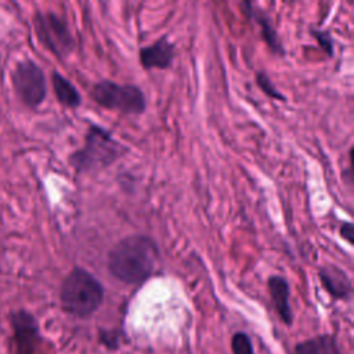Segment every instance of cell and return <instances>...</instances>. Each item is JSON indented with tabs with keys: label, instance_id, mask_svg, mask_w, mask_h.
<instances>
[{
	"label": "cell",
	"instance_id": "8",
	"mask_svg": "<svg viewBox=\"0 0 354 354\" xmlns=\"http://www.w3.org/2000/svg\"><path fill=\"white\" fill-rule=\"evenodd\" d=\"M271 301L281 321L290 326L293 324V313L290 307V289L288 281L281 275H271L267 281Z\"/></svg>",
	"mask_w": 354,
	"mask_h": 354
},
{
	"label": "cell",
	"instance_id": "12",
	"mask_svg": "<svg viewBox=\"0 0 354 354\" xmlns=\"http://www.w3.org/2000/svg\"><path fill=\"white\" fill-rule=\"evenodd\" d=\"M51 84L58 102L66 108H77L82 104V95L77 88L64 75L54 71L51 75Z\"/></svg>",
	"mask_w": 354,
	"mask_h": 354
},
{
	"label": "cell",
	"instance_id": "7",
	"mask_svg": "<svg viewBox=\"0 0 354 354\" xmlns=\"http://www.w3.org/2000/svg\"><path fill=\"white\" fill-rule=\"evenodd\" d=\"M140 64L144 69H167L176 58V44L167 36H162L151 46L140 50Z\"/></svg>",
	"mask_w": 354,
	"mask_h": 354
},
{
	"label": "cell",
	"instance_id": "5",
	"mask_svg": "<svg viewBox=\"0 0 354 354\" xmlns=\"http://www.w3.org/2000/svg\"><path fill=\"white\" fill-rule=\"evenodd\" d=\"M33 26L39 41L55 57L65 58L75 48V39L68 24L53 11H37Z\"/></svg>",
	"mask_w": 354,
	"mask_h": 354
},
{
	"label": "cell",
	"instance_id": "11",
	"mask_svg": "<svg viewBox=\"0 0 354 354\" xmlns=\"http://www.w3.org/2000/svg\"><path fill=\"white\" fill-rule=\"evenodd\" d=\"M293 354H340L336 337L333 335H318L295 346Z\"/></svg>",
	"mask_w": 354,
	"mask_h": 354
},
{
	"label": "cell",
	"instance_id": "13",
	"mask_svg": "<svg viewBox=\"0 0 354 354\" xmlns=\"http://www.w3.org/2000/svg\"><path fill=\"white\" fill-rule=\"evenodd\" d=\"M256 83L261 88V91L266 95H268L270 98H274L278 101H285V95L275 87V84L272 83L271 77L268 76V73L266 71L256 72Z\"/></svg>",
	"mask_w": 354,
	"mask_h": 354
},
{
	"label": "cell",
	"instance_id": "16",
	"mask_svg": "<svg viewBox=\"0 0 354 354\" xmlns=\"http://www.w3.org/2000/svg\"><path fill=\"white\" fill-rule=\"evenodd\" d=\"M353 231H354V228H353V224L351 223H343L342 225H340V235H342V238H344L350 245H353V242H354V239H353Z\"/></svg>",
	"mask_w": 354,
	"mask_h": 354
},
{
	"label": "cell",
	"instance_id": "3",
	"mask_svg": "<svg viewBox=\"0 0 354 354\" xmlns=\"http://www.w3.org/2000/svg\"><path fill=\"white\" fill-rule=\"evenodd\" d=\"M127 152V148L113 138V136L104 127L90 123L84 144L75 151L69 162L77 173H90L102 170Z\"/></svg>",
	"mask_w": 354,
	"mask_h": 354
},
{
	"label": "cell",
	"instance_id": "9",
	"mask_svg": "<svg viewBox=\"0 0 354 354\" xmlns=\"http://www.w3.org/2000/svg\"><path fill=\"white\" fill-rule=\"evenodd\" d=\"M324 289L336 300H347L353 288L348 275L336 266H325L318 272Z\"/></svg>",
	"mask_w": 354,
	"mask_h": 354
},
{
	"label": "cell",
	"instance_id": "10",
	"mask_svg": "<svg viewBox=\"0 0 354 354\" xmlns=\"http://www.w3.org/2000/svg\"><path fill=\"white\" fill-rule=\"evenodd\" d=\"M243 8H245V12L259 24L263 40L268 46L270 51L277 55H283L285 48H283L282 41L278 36V32H277L272 21L267 15V12L263 8H259L257 6H254L253 3H245Z\"/></svg>",
	"mask_w": 354,
	"mask_h": 354
},
{
	"label": "cell",
	"instance_id": "2",
	"mask_svg": "<svg viewBox=\"0 0 354 354\" xmlns=\"http://www.w3.org/2000/svg\"><path fill=\"white\" fill-rule=\"evenodd\" d=\"M104 295L102 283L90 271L73 267L61 283L59 300L68 314L86 318L101 307Z\"/></svg>",
	"mask_w": 354,
	"mask_h": 354
},
{
	"label": "cell",
	"instance_id": "1",
	"mask_svg": "<svg viewBox=\"0 0 354 354\" xmlns=\"http://www.w3.org/2000/svg\"><path fill=\"white\" fill-rule=\"evenodd\" d=\"M160 252L156 242L142 234L129 235L108 252V271L120 282L140 285L155 272Z\"/></svg>",
	"mask_w": 354,
	"mask_h": 354
},
{
	"label": "cell",
	"instance_id": "6",
	"mask_svg": "<svg viewBox=\"0 0 354 354\" xmlns=\"http://www.w3.org/2000/svg\"><path fill=\"white\" fill-rule=\"evenodd\" d=\"M11 82L19 100L29 108L39 106L47 94L46 76L41 68L32 59L17 64L11 73Z\"/></svg>",
	"mask_w": 354,
	"mask_h": 354
},
{
	"label": "cell",
	"instance_id": "4",
	"mask_svg": "<svg viewBox=\"0 0 354 354\" xmlns=\"http://www.w3.org/2000/svg\"><path fill=\"white\" fill-rule=\"evenodd\" d=\"M90 95L97 105L124 115H141L147 108L142 90L134 84H120L104 79L94 83Z\"/></svg>",
	"mask_w": 354,
	"mask_h": 354
},
{
	"label": "cell",
	"instance_id": "15",
	"mask_svg": "<svg viewBox=\"0 0 354 354\" xmlns=\"http://www.w3.org/2000/svg\"><path fill=\"white\" fill-rule=\"evenodd\" d=\"M311 35L315 37L318 41L319 47L328 54V57H333V39L326 30H319V29H311Z\"/></svg>",
	"mask_w": 354,
	"mask_h": 354
},
{
	"label": "cell",
	"instance_id": "14",
	"mask_svg": "<svg viewBox=\"0 0 354 354\" xmlns=\"http://www.w3.org/2000/svg\"><path fill=\"white\" fill-rule=\"evenodd\" d=\"M232 354H254L250 337L245 332H235L231 339Z\"/></svg>",
	"mask_w": 354,
	"mask_h": 354
}]
</instances>
